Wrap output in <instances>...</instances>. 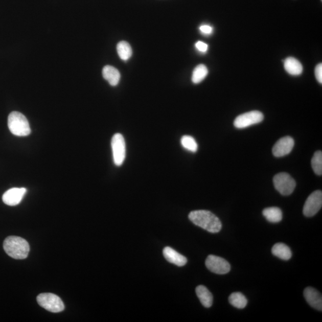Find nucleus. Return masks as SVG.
Instances as JSON below:
<instances>
[{
  "label": "nucleus",
  "instance_id": "1",
  "mask_svg": "<svg viewBox=\"0 0 322 322\" xmlns=\"http://www.w3.org/2000/svg\"><path fill=\"white\" fill-rule=\"evenodd\" d=\"M189 218L193 224L212 234L219 232L222 228L219 218L209 211H193L189 214Z\"/></svg>",
  "mask_w": 322,
  "mask_h": 322
},
{
  "label": "nucleus",
  "instance_id": "2",
  "mask_svg": "<svg viewBox=\"0 0 322 322\" xmlns=\"http://www.w3.org/2000/svg\"><path fill=\"white\" fill-rule=\"evenodd\" d=\"M3 248L7 255L16 260L26 259L30 250L26 240L14 236H9L5 240Z\"/></svg>",
  "mask_w": 322,
  "mask_h": 322
},
{
  "label": "nucleus",
  "instance_id": "3",
  "mask_svg": "<svg viewBox=\"0 0 322 322\" xmlns=\"http://www.w3.org/2000/svg\"><path fill=\"white\" fill-rule=\"evenodd\" d=\"M8 127L13 134L19 137L30 135L31 131L27 118L22 113L16 111L10 113L9 116Z\"/></svg>",
  "mask_w": 322,
  "mask_h": 322
},
{
  "label": "nucleus",
  "instance_id": "4",
  "mask_svg": "<svg viewBox=\"0 0 322 322\" xmlns=\"http://www.w3.org/2000/svg\"><path fill=\"white\" fill-rule=\"evenodd\" d=\"M37 300L39 306L50 312L59 313L64 309L62 300L53 293H41L38 295Z\"/></svg>",
  "mask_w": 322,
  "mask_h": 322
},
{
  "label": "nucleus",
  "instance_id": "5",
  "mask_svg": "<svg viewBox=\"0 0 322 322\" xmlns=\"http://www.w3.org/2000/svg\"><path fill=\"white\" fill-rule=\"evenodd\" d=\"M273 183L275 189L284 196L291 195L296 186L294 179L286 173L275 175L273 178Z\"/></svg>",
  "mask_w": 322,
  "mask_h": 322
},
{
  "label": "nucleus",
  "instance_id": "6",
  "mask_svg": "<svg viewBox=\"0 0 322 322\" xmlns=\"http://www.w3.org/2000/svg\"><path fill=\"white\" fill-rule=\"evenodd\" d=\"M111 146L114 164L117 166H121L126 156V146L123 135L120 133L114 134L111 141Z\"/></svg>",
  "mask_w": 322,
  "mask_h": 322
},
{
  "label": "nucleus",
  "instance_id": "7",
  "mask_svg": "<svg viewBox=\"0 0 322 322\" xmlns=\"http://www.w3.org/2000/svg\"><path fill=\"white\" fill-rule=\"evenodd\" d=\"M264 116L260 111L254 110L240 114L234 121V126L236 128H245L252 125L257 124L262 122Z\"/></svg>",
  "mask_w": 322,
  "mask_h": 322
},
{
  "label": "nucleus",
  "instance_id": "8",
  "mask_svg": "<svg viewBox=\"0 0 322 322\" xmlns=\"http://www.w3.org/2000/svg\"><path fill=\"white\" fill-rule=\"evenodd\" d=\"M322 206V192L321 191H314L308 197L303 208V214L307 217L316 215Z\"/></svg>",
  "mask_w": 322,
  "mask_h": 322
},
{
  "label": "nucleus",
  "instance_id": "9",
  "mask_svg": "<svg viewBox=\"0 0 322 322\" xmlns=\"http://www.w3.org/2000/svg\"><path fill=\"white\" fill-rule=\"evenodd\" d=\"M205 265L208 269L213 273L218 274H224L231 270V265L223 258L214 255L207 257Z\"/></svg>",
  "mask_w": 322,
  "mask_h": 322
},
{
  "label": "nucleus",
  "instance_id": "10",
  "mask_svg": "<svg viewBox=\"0 0 322 322\" xmlns=\"http://www.w3.org/2000/svg\"><path fill=\"white\" fill-rule=\"evenodd\" d=\"M294 140L292 137L286 136L279 139L273 146V155L275 157H282L288 155L291 153L294 146Z\"/></svg>",
  "mask_w": 322,
  "mask_h": 322
},
{
  "label": "nucleus",
  "instance_id": "11",
  "mask_svg": "<svg viewBox=\"0 0 322 322\" xmlns=\"http://www.w3.org/2000/svg\"><path fill=\"white\" fill-rule=\"evenodd\" d=\"M27 192L24 188L10 189L4 193L3 201L7 205L16 206L20 203Z\"/></svg>",
  "mask_w": 322,
  "mask_h": 322
},
{
  "label": "nucleus",
  "instance_id": "12",
  "mask_svg": "<svg viewBox=\"0 0 322 322\" xmlns=\"http://www.w3.org/2000/svg\"><path fill=\"white\" fill-rule=\"evenodd\" d=\"M304 296L311 307L318 311L322 310V296L321 293L313 288L307 287L304 289Z\"/></svg>",
  "mask_w": 322,
  "mask_h": 322
},
{
  "label": "nucleus",
  "instance_id": "13",
  "mask_svg": "<svg viewBox=\"0 0 322 322\" xmlns=\"http://www.w3.org/2000/svg\"><path fill=\"white\" fill-rule=\"evenodd\" d=\"M163 255L168 262L176 265L178 267L184 266L187 263V259L171 247L167 246L164 249Z\"/></svg>",
  "mask_w": 322,
  "mask_h": 322
},
{
  "label": "nucleus",
  "instance_id": "14",
  "mask_svg": "<svg viewBox=\"0 0 322 322\" xmlns=\"http://www.w3.org/2000/svg\"><path fill=\"white\" fill-rule=\"evenodd\" d=\"M103 77L108 81L110 85L116 86L119 83L121 75L116 67L107 65L103 67Z\"/></svg>",
  "mask_w": 322,
  "mask_h": 322
},
{
  "label": "nucleus",
  "instance_id": "15",
  "mask_svg": "<svg viewBox=\"0 0 322 322\" xmlns=\"http://www.w3.org/2000/svg\"><path fill=\"white\" fill-rule=\"evenodd\" d=\"M197 296L200 300L202 305L209 308L212 306L213 303V296L212 293L210 292L205 286L199 285L196 288Z\"/></svg>",
  "mask_w": 322,
  "mask_h": 322
},
{
  "label": "nucleus",
  "instance_id": "16",
  "mask_svg": "<svg viewBox=\"0 0 322 322\" xmlns=\"http://www.w3.org/2000/svg\"><path fill=\"white\" fill-rule=\"evenodd\" d=\"M285 70L291 75H300L302 74L303 67L302 63L293 57H290L284 61Z\"/></svg>",
  "mask_w": 322,
  "mask_h": 322
},
{
  "label": "nucleus",
  "instance_id": "17",
  "mask_svg": "<svg viewBox=\"0 0 322 322\" xmlns=\"http://www.w3.org/2000/svg\"><path fill=\"white\" fill-rule=\"evenodd\" d=\"M271 252L274 256L283 260H288L292 257L291 250L283 243H275L271 249Z\"/></svg>",
  "mask_w": 322,
  "mask_h": 322
},
{
  "label": "nucleus",
  "instance_id": "18",
  "mask_svg": "<svg viewBox=\"0 0 322 322\" xmlns=\"http://www.w3.org/2000/svg\"><path fill=\"white\" fill-rule=\"evenodd\" d=\"M263 215L268 221L277 223L282 220V212L278 207H270L263 211Z\"/></svg>",
  "mask_w": 322,
  "mask_h": 322
},
{
  "label": "nucleus",
  "instance_id": "19",
  "mask_svg": "<svg viewBox=\"0 0 322 322\" xmlns=\"http://www.w3.org/2000/svg\"><path fill=\"white\" fill-rule=\"evenodd\" d=\"M228 301L231 305L239 309H244L248 303V300L241 292L232 293L228 297Z\"/></svg>",
  "mask_w": 322,
  "mask_h": 322
},
{
  "label": "nucleus",
  "instance_id": "20",
  "mask_svg": "<svg viewBox=\"0 0 322 322\" xmlns=\"http://www.w3.org/2000/svg\"><path fill=\"white\" fill-rule=\"evenodd\" d=\"M117 52L121 60L127 61L132 56V49L129 43L122 41L117 45Z\"/></svg>",
  "mask_w": 322,
  "mask_h": 322
},
{
  "label": "nucleus",
  "instance_id": "21",
  "mask_svg": "<svg viewBox=\"0 0 322 322\" xmlns=\"http://www.w3.org/2000/svg\"><path fill=\"white\" fill-rule=\"evenodd\" d=\"M209 74V70L203 64H199L193 70L192 81L194 84H199L202 82Z\"/></svg>",
  "mask_w": 322,
  "mask_h": 322
},
{
  "label": "nucleus",
  "instance_id": "22",
  "mask_svg": "<svg viewBox=\"0 0 322 322\" xmlns=\"http://www.w3.org/2000/svg\"><path fill=\"white\" fill-rule=\"evenodd\" d=\"M181 144L182 147L190 152H196L198 146L194 138L192 136L184 135L181 139Z\"/></svg>",
  "mask_w": 322,
  "mask_h": 322
},
{
  "label": "nucleus",
  "instance_id": "23",
  "mask_svg": "<svg viewBox=\"0 0 322 322\" xmlns=\"http://www.w3.org/2000/svg\"><path fill=\"white\" fill-rule=\"evenodd\" d=\"M311 166L315 173L318 175L322 174V152L320 150L314 153L311 159Z\"/></svg>",
  "mask_w": 322,
  "mask_h": 322
},
{
  "label": "nucleus",
  "instance_id": "24",
  "mask_svg": "<svg viewBox=\"0 0 322 322\" xmlns=\"http://www.w3.org/2000/svg\"><path fill=\"white\" fill-rule=\"evenodd\" d=\"M315 75L317 80L319 83H322V64H318L316 68H315Z\"/></svg>",
  "mask_w": 322,
  "mask_h": 322
},
{
  "label": "nucleus",
  "instance_id": "25",
  "mask_svg": "<svg viewBox=\"0 0 322 322\" xmlns=\"http://www.w3.org/2000/svg\"><path fill=\"white\" fill-rule=\"evenodd\" d=\"M195 47L199 52L202 53H205L208 50V48H209V46H208L206 43L202 41L197 42L196 43Z\"/></svg>",
  "mask_w": 322,
  "mask_h": 322
},
{
  "label": "nucleus",
  "instance_id": "26",
  "mask_svg": "<svg viewBox=\"0 0 322 322\" xmlns=\"http://www.w3.org/2000/svg\"><path fill=\"white\" fill-rule=\"evenodd\" d=\"M199 30L204 35H210L212 33L213 31L212 27L210 26V25H202V26L199 28Z\"/></svg>",
  "mask_w": 322,
  "mask_h": 322
}]
</instances>
